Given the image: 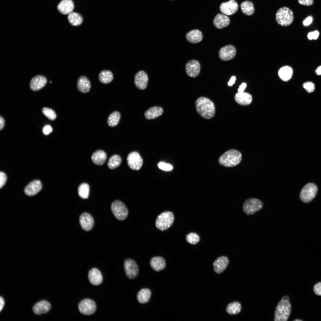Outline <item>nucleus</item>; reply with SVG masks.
I'll return each mask as SVG.
<instances>
[{
	"mask_svg": "<svg viewBox=\"0 0 321 321\" xmlns=\"http://www.w3.org/2000/svg\"><path fill=\"white\" fill-rule=\"evenodd\" d=\"M196 111L202 117L207 119L213 118L215 114V108L213 102L204 97L198 98L195 102Z\"/></svg>",
	"mask_w": 321,
	"mask_h": 321,
	"instance_id": "nucleus-1",
	"label": "nucleus"
},
{
	"mask_svg": "<svg viewBox=\"0 0 321 321\" xmlns=\"http://www.w3.org/2000/svg\"><path fill=\"white\" fill-rule=\"evenodd\" d=\"M290 298L287 295L284 296L277 305L275 312V321H287L290 315L291 306Z\"/></svg>",
	"mask_w": 321,
	"mask_h": 321,
	"instance_id": "nucleus-2",
	"label": "nucleus"
},
{
	"mask_svg": "<svg viewBox=\"0 0 321 321\" xmlns=\"http://www.w3.org/2000/svg\"><path fill=\"white\" fill-rule=\"evenodd\" d=\"M242 155L239 151L235 149L228 150L223 153L218 160L220 164L226 167L237 166L241 162Z\"/></svg>",
	"mask_w": 321,
	"mask_h": 321,
	"instance_id": "nucleus-3",
	"label": "nucleus"
},
{
	"mask_svg": "<svg viewBox=\"0 0 321 321\" xmlns=\"http://www.w3.org/2000/svg\"><path fill=\"white\" fill-rule=\"evenodd\" d=\"M294 15L292 11L287 7L280 8L276 14V20L277 23L282 26L290 25L293 22Z\"/></svg>",
	"mask_w": 321,
	"mask_h": 321,
	"instance_id": "nucleus-4",
	"label": "nucleus"
},
{
	"mask_svg": "<svg viewBox=\"0 0 321 321\" xmlns=\"http://www.w3.org/2000/svg\"><path fill=\"white\" fill-rule=\"evenodd\" d=\"M174 219V215L171 212H163L158 216L155 221L156 226L159 230H166L171 226Z\"/></svg>",
	"mask_w": 321,
	"mask_h": 321,
	"instance_id": "nucleus-5",
	"label": "nucleus"
},
{
	"mask_svg": "<svg viewBox=\"0 0 321 321\" xmlns=\"http://www.w3.org/2000/svg\"><path fill=\"white\" fill-rule=\"evenodd\" d=\"M263 206V203L261 200L254 198H250L244 202L242 208L246 215H251L261 209Z\"/></svg>",
	"mask_w": 321,
	"mask_h": 321,
	"instance_id": "nucleus-6",
	"label": "nucleus"
},
{
	"mask_svg": "<svg viewBox=\"0 0 321 321\" xmlns=\"http://www.w3.org/2000/svg\"><path fill=\"white\" fill-rule=\"evenodd\" d=\"M318 191L316 185L312 183L306 184L302 189L300 195L301 200L304 203H308L315 197Z\"/></svg>",
	"mask_w": 321,
	"mask_h": 321,
	"instance_id": "nucleus-7",
	"label": "nucleus"
},
{
	"mask_svg": "<svg viewBox=\"0 0 321 321\" xmlns=\"http://www.w3.org/2000/svg\"><path fill=\"white\" fill-rule=\"evenodd\" d=\"M111 208L113 214L118 220H123L127 217L128 214V209L122 201H114L111 204Z\"/></svg>",
	"mask_w": 321,
	"mask_h": 321,
	"instance_id": "nucleus-8",
	"label": "nucleus"
},
{
	"mask_svg": "<svg viewBox=\"0 0 321 321\" xmlns=\"http://www.w3.org/2000/svg\"><path fill=\"white\" fill-rule=\"evenodd\" d=\"M78 309L80 312L86 315L93 314L95 312L96 306L95 302L89 299H85L78 304Z\"/></svg>",
	"mask_w": 321,
	"mask_h": 321,
	"instance_id": "nucleus-9",
	"label": "nucleus"
},
{
	"mask_svg": "<svg viewBox=\"0 0 321 321\" xmlns=\"http://www.w3.org/2000/svg\"><path fill=\"white\" fill-rule=\"evenodd\" d=\"M128 164L130 169L134 170L140 169L143 163L142 158L139 153L136 152L130 153L127 158Z\"/></svg>",
	"mask_w": 321,
	"mask_h": 321,
	"instance_id": "nucleus-10",
	"label": "nucleus"
},
{
	"mask_svg": "<svg viewBox=\"0 0 321 321\" xmlns=\"http://www.w3.org/2000/svg\"><path fill=\"white\" fill-rule=\"evenodd\" d=\"M124 267L125 274L130 279L135 278L139 273L138 266L135 262L133 259H128L124 262Z\"/></svg>",
	"mask_w": 321,
	"mask_h": 321,
	"instance_id": "nucleus-11",
	"label": "nucleus"
},
{
	"mask_svg": "<svg viewBox=\"0 0 321 321\" xmlns=\"http://www.w3.org/2000/svg\"><path fill=\"white\" fill-rule=\"evenodd\" d=\"M201 69L199 62L197 60L192 59L188 61L185 66L186 73L189 77L195 78L199 74Z\"/></svg>",
	"mask_w": 321,
	"mask_h": 321,
	"instance_id": "nucleus-12",
	"label": "nucleus"
},
{
	"mask_svg": "<svg viewBox=\"0 0 321 321\" xmlns=\"http://www.w3.org/2000/svg\"><path fill=\"white\" fill-rule=\"evenodd\" d=\"M236 51L233 45H229L222 47L218 52L220 58L224 61H228L233 59L235 56Z\"/></svg>",
	"mask_w": 321,
	"mask_h": 321,
	"instance_id": "nucleus-13",
	"label": "nucleus"
},
{
	"mask_svg": "<svg viewBox=\"0 0 321 321\" xmlns=\"http://www.w3.org/2000/svg\"><path fill=\"white\" fill-rule=\"evenodd\" d=\"M238 5L235 0H230L222 3L220 6V10L224 14L228 15H232L237 11Z\"/></svg>",
	"mask_w": 321,
	"mask_h": 321,
	"instance_id": "nucleus-14",
	"label": "nucleus"
},
{
	"mask_svg": "<svg viewBox=\"0 0 321 321\" xmlns=\"http://www.w3.org/2000/svg\"><path fill=\"white\" fill-rule=\"evenodd\" d=\"M148 78L147 73L144 71L140 70L135 74L134 82L136 87L138 89L144 90L147 86Z\"/></svg>",
	"mask_w": 321,
	"mask_h": 321,
	"instance_id": "nucleus-15",
	"label": "nucleus"
},
{
	"mask_svg": "<svg viewBox=\"0 0 321 321\" xmlns=\"http://www.w3.org/2000/svg\"><path fill=\"white\" fill-rule=\"evenodd\" d=\"M79 223L82 228L87 231L90 230L94 225V220L92 216L89 213L84 212L81 214L79 218Z\"/></svg>",
	"mask_w": 321,
	"mask_h": 321,
	"instance_id": "nucleus-16",
	"label": "nucleus"
},
{
	"mask_svg": "<svg viewBox=\"0 0 321 321\" xmlns=\"http://www.w3.org/2000/svg\"><path fill=\"white\" fill-rule=\"evenodd\" d=\"M229 261L228 257L222 256L218 257L213 262V269L216 273L221 274L226 269L229 264Z\"/></svg>",
	"mask_w": 321,
	"mask_h": 321,
	"instance_id": "nucleus-17",
	"label": "nucleus"
},
{
	"mask_svg": "<svg viewBox=\"0 0 321 321\" xmlns=\"http://www.w3.org/2000/svg\"><path fill=\"white\" fill-rule=\"evenodd\" d=\"M42 187L41 182L39 180H35L30 182L26 186L24 191L28 196H34L41 190Z\"/></svg>",
	"mask_w": 321,
	"mask_h": 321,
	"instance_id": "nucleus-18",
	"label": "nucleus"
},
{
	"mask_svg": "<svg viewBox=\"0 0 321 321\" xmlns=\"http://www.w3.org/2000/svg\"><path fill=\"white\" fill-rule=\"evenodd\" d=\"M47 82V79L44 76L40 75L35 76L30 81V88L33 91L39 90L45 86Z\"/></svg>",
	"mask_w": 321,
	"mask_h": 321,
	"instance_id": "nucleus-19",
	"label": "nucleus"
},
{
	"mask_svg": "<svg viewBox=\"0 0 321 321\" xmlns=\"http://www.w3.org/2000/svg\"><path fill=\"white\" fill-rule=\"evenodd\" d=\"M74 5L72 0H62L58 4L57 8L61 13L67 15L72 12Z\"/></svg>",
	"mask_w": 321,
	"mask_h": 321,
	"instance_id": "nucleus-20",
	"label": "nucleus"
},
{
	"mask_svg": "<svg viewBox=\"0 0 321 321\" xmlns=\"http://www.w3.org/2000/svg\"><path fill=\"white\" fill-rule=\"evenodd\" d=\"M51 304L46 300H42L37 303L33 306V310L37 315H40L47 313L51 309Z\"/></svg>",
	"mask_w": 321,
	"mask_h": 321,
	"instance_id": "nucleus-21",
	"label": "nucleus"
},
{
	"mask_svg": "<svg viewBox=\"0 0 321 321\" xmlns=\"http://www.w3.org/2000/svg\"><path fill=\"white\" fill-rule=\"evenodd\" d=\"M230 23L229 18L224 14H217L214 18L213 23L215 26L219 29H221L227 26Z\"/></svg>",
	"mask_w": 321,
	"mask_h": 321,
	"instance_id": "nucleus-22",
	"label": "nucleus"
},
{
	"mask_svg": "<svg viewBox=\"0 0 321 321\" xmlns=\"http://www.w3.org/2000/svg\"><path fill=\"white\" fill-rule=\"evenodd\" d=\"M88 279L90 283L94 285L101 284L103 281V277L100 271L96 268H93L89 272Z\"/></svg>",
	"mask_w": 321,
	"mask_h": 321,
	"instance_id": "nucleus-23",
	"label": "nucleus"
},
{
	"mask_svg": "<svg viewBox=\"0 0 321 321\" xmlns=\"http://www.w3.org/2000/svg\"><path fill=\"white\" fill-rule=\"evenodd\" d=\"M77 86L78 91L83 93L89 92L91 88L89 80L85 76H81L78 78Z\"/></svg>",
	"mask_w": 321,
	"mask_h": 321,
	"instance_id": "nucleus-24",
	"label": "nucleus"
},
{
	"mask_svg": "<svg viewBox=\"0 0 321 321\" xmlns=\"http://www.w3.org/2000/svg\"><path fill=\"white\" fill-rule=\"evenodd\" d=\"M234 98L235 101L238 104L243 106L249 105L251 103L252 100V96L250 94L243 92L236 93L235 96Z\"/></svg>",
	"mask_w": 321,
	"mask_h": 321,
	"instance_id": "nucleus-25",
	"label": "nucleus"
},
{
	"mask_svg": "<svg viewBox=\"0 0 321 321\" xmlns=\"http://www.w3.org/2000/svg\"><path fill=\"white\" fill-rule=\"evenodd\" d=\"M163 112V109L162 107L154 106L147 110L144 112V116L147 119H152L161 115Z\"/></svg>",
	"mask_w": 321,
	"mask_h": 321,
	"instance_id": "nucleus-26",
	"label": "nucleus"
},
{
	"mask_svg": "<svg viewBox=\"0 0 321 321\" xmlns=\"http://www.w3.org/2000/svg\"><path fill=\"white\" fill-rule=\"evenodd\" d=\"M186 40L192 43H196L201 42L203 39V34L200 30L193 29L188 32L186 35Z\"/></svg>",
	"mask_w": 321,
	"mask_h": 321,
	"instance_id": "nucleus-27",
	"label": "nucleus"
},
{
	"mask_svg": "<svg viewBox=\"0 0 321 321\" xmlns=\"http://www.w3.org/2000/svg\"><path fill=\"white\" fill-rule=\"evenodd\" d=\"M151 267L155 271L159 272L163 269L166 267L164 259L161 257H152L150 262Z\"/></svg>",
	"mask_w": 321,
	"mask_h": 321,
	"instance_id": "nucleus-28",
	"label": "nucleus"
},
{
	"mask_svg": "<svg viewBox=\"0 0 321 321\" xmlns=\"http://www.w3.org/2000/svg\"><path fill=\"white\" fill-rule=\"evenodd\" d=\"M293 70L289 66H285L281 67L278 71L279 78L283 81H287L292 78L293 75Z\"/></svg>",
	"mask_w": 321,
	"mask_h": 321,
	"instance_id": "nucleus-29",
	"label": "nucleus"
},
{
	"mask_svg": "<svg viewBox=\"0 0 321 321\" xmlns=\"http://www.w3.org/2000/svg\"><path fill=\"white\" fill-rule=\"evenodd\" d=\"M107 158L106 152L103 151L99 150L95 152L91 156L93 163L97 165H101L105 162Z\"/></svg>",
	"mask_w": 321,
	"mask_h": 321,
	"instance_id": "nucleus-30",
	"label": "nucleus"
},
{
	"mask_svg": "<svg viewBox=\"0 0 321 321\" xmlns=\"http://www.w3.org/2000/svg\"><path fill=\"white\" fill-rule=\"evenodd\" d=\"M240 7L242 12L248 16L252 15L255 11L253 3L249 1H245L240 4Z\"/></svg>",
	"mask_w": 321,
	"mask_h": 321,
	"instance_id": "nucleus-31",
	"label": "nucleus"
},
{
	"mask_svg": "<svg viewBox=\"0 0 321 321\" xmlns=\"http://www.w3.org/2000/svg\"><path fill=\"white\" fill-rule=\"evenodd\" d=\"M151 294V291L149 289L147 288L142 289L137 293V300L140 303H146L149 301Z\"/></svg>",
	"mask_w": 321,
	"mask_h": 321,
	"instance_id": "nucleus-32",
	"label": "nucleus"
},
{
	"mask_svg": "<svg viewBox=\"0 0 321 321\" xmlns=\"http://www.w3.org/2000/svg\"><path fill=\"white\" fill-rule=\"evenodd\" d=\"M68 20L70 24L74 26L81 25L83 21V18L80 14L72 12L68 15Z\"/></svg>",
	"mask_w": 321,
	"mask_h": 321,
	"instance_id": "nucleus-33",
	"label": "nucleus"
},
{
	"mask_svg": "<svg viewBox=\"0 0 321 321\" xmlns=\"http://www.w3.org/2000/svg\"><path fill=\"white\" fill-rule=\"evenodd\" d=\"M241 304L237 301H234L229 304L226 308V312L231 315L239 314L241 310Z\"/></svg>",
	"mask_w": 321,
	"mask_h": 321,
	"instance_id": "nucleus-34",
	"label": "nucleus"
},
{
	"mask_svg": "<svg viewBox=\"0 0 321 321\" xmlns=\"http://www.w3.org/2000/svg\"><path fill=\"white\" fill-rule=\"evenodd\" d=\"M113 77L112 72L108 70H104L101 71L98 75L99 81L103 84H107L110 83L113 80Z\"/></svg>",
	"mask_w": 321,
	"mask_h": 321,
	"instance_id": "nucleus-35",
	"label": "nucleus"
},
{
	"mask_svg": "<svg viewBox=\"0 0 321 321\" xmlns=\"http://www.w3.org/2000/svg\"><path fill=\"white\" fill-rule=\"evenodd\" d=\"M121 115L118 111H114L111 113L107 119V123L109 126L114 127L116 126L119 123Z\"/></svg>",
	"mask_w": 321,
	"mask_h": 321,
	"instance_id": "nucleus-36",
	"label": "nucleus"
},
{
	"mask_svg": "<svg viewBox=\"0 0 321 321\" xmlns=\"http://www.w3.org/2000/svg\"><path fill=\"white\" fill-rule=\"evenodd\" d=\"M121 162L122 159L120 156L118 155H114L111 156L108 159L107 166L110 169H114L119 166Z\"/></svg>",
	"mask_w": 321,
	"mask_h": 321,
	"instance_id": "nucleus-37",
	"label": "nucleus"
},
{
	"mask_svg": "<svg viewBox=\"0 0 321 321\" xmlns=\"http://www.w3.org/2000/svg\"><path fill=\"white\" fill-rule=\"evenodd\" d=\"M78 193L80 197L84 199H87L89 192V187L86 183H84L79 185L78 188Z\"/></svg>",
	"mask_w": 321,
	"mask_h": 321,
	"instance_id": "nucleus-38",
	"label": "nucleus"
},
{
	"mask_svg": "<svg viewBox=\"0 0 321 321\" xmlns=\"http://www.w3.org/2000/svg\"><path fill=\"white\" fill-rule=\"evenodd\" d=\"M186 239L187 241L192 245L196 244L200 240L199 235L194 232H191L188 234L186 236Z\"/></svg>",
	"mask_w": 321,
	"mask_h": 321,
	"instance_id": "nucleus-39",
	"label": "nucleus"
},
{
	"mask_svg": "<svg viewBox=\"0 0 321 321\" xmlns=\"http://www.w3.org/2000/svg\"><path fill=\"white\" fill-rule=\"evenodd\" d=\"M42 111L43 114L50 120H54L56 118V115L55 112L50 108H44Z\"/></svg>",
	"mask_w": 321,
	"mask_h": 321,
	"instance_id": "nucleus-40",
	"label": "nucleus"
},
{
	"mask_svg": "<svg viewBox=\"0 0 321 321\" xmlns=\"http://www.w3.org/2000/svg\"><path fill=\"white\" fill-rule=\"evenodd\" d=\"M303 86L309 93L313 92L315 89L314 84L312 82L310 81L304 82L303 85Z\"/></svg>",
	"mask_w": 321,
	"mask_h": 321,
	"instance_id": "nucleus-41",
	"label": "nucleus"
},
{
	"mask_svg": "<svg viewBox=\"0 0 321 321\" xmlns=\"http://www.w3.org/2000/svg\"><path fill=\"white\" fill-rule=\"evenodd\" d=\"M158 166L160 169L165 171H171L173 168V166L170 164L162 162L158 163Z\"/></svg>",
	"mask_w": 321,
	"mask_h": 321,
	"instance_id": "nucleus-42",
	"label": "nucleus"
},
{
	"mask_svg": "<svg viewBox=\"0 0 321 321\" xmlns=\"http://www.w3.org/2000/svg\"><path fill=\"white\" fill-rule=\"evenodd\" d=\"M319 32L317 30H315L308 33L307 34L308 38L309 40H316L318 37Z\"/></svg>",
	"mask_w": 321,
	"mask_h": 321,
	"instance_id": "nucleus-43",
	"label": "nucleus"
},
{
	"mask_svg": "<svg viewBox=\"0 0 321 321\" xmlns=\"http://www.w3.org/2000/svg\"><path fill=\"white\" fill-rule=\"evenodd\" d=\"M313 291L316 295L321 296V282H317L314 285Z\"/></svg>",
	"mask_w": 321,
	"mask_h": 321,
	"instance_id": "nucleus-44",
	"label": "nucleus"
},
{
	"mask_svg": "<svg viewBox=\"0 0 321 321\" xmlns=\"http://www.w3.org/2000/svg\"><path fill=\"white\" fill-rule=\"evenodd\" d=\"M7 177L6 174L4 172L1 171L0 173V187L1 188L5 184L6 182Z\"/></svg>",
	"mask_w": 321,
	"mask_h": 321,
	"instance_id": "nucleus-45",
	"label": "nucleus"
},
{
	"mask_svg": "<svg viewBox=\"0 0 321 321\" xmlns=\"http://www.w3.org/2000/svg\"><path fill=\"white\" fill-rule=\"evenodd\" d=\"M299 3L301 5L310 6L314 4V0H298Z\"/></svg>",
	"mask_w": 321,
	"mask_h": 321,
	"instance_id": "nucleus-46",
	"label": "nucleus"
},
{
	"mask_svg": "<svg viewBox=\"0 0 321 321\" xmlns=\"http://www.w3.org/2000/svg\"><path fill=\"white\" fill-rule=\"evenodd\" d=\"M52 131V129L51 127L49 125H47L45 126L43 128V133L45 135H48Z\"/></svg>",
	"mask_w": 321,
	"mask_h": 321,
	"instance_id": "nucleus-47",
	"label": "nucleus"
},
{
	"mask_svg": "<svg viewBox=\"0 0 321 321\" xmlns=\"http://www.w3.org/2000/svg\"><path fill=\"white\" fill-rule=\"evenodd\" d=\"M312 18L311 16H309L307 18L303 21V24L305 26H307L310 25L312 22Z\"/></svg>",
	"mask_w": 321,
	"mask_h": 321,
	"instance_id": "nucleus-48",
	"label": "nucleus"
},
{
	"mask_svg": "<svg viewBox=\"0 0 321 321\" xmlns=\"http://www.w3.org/2000/svg\"><path fill=\"white\" fill-rule=\"evenodd\" d=\"M247 86L245 83H243L240 85L239 88L238 89V92H243Z\"/></svg>",
	"mask_w": 321,
	"mask_h": 321,
	"instance_id": "nucleus-49",
	"label": "nucleus"
},
{
	"mask_svg": "<svg viewBox=\"0 0 321 321\" xmlns=\"http://www.w3.org/2000/svg\"><path fill=\"white\" fill-rule=\"evenodd\" d=\"M236 80V77L234 76H232L228 83V86H232L235 83Z\"/></svg>",
	"mask_w": 321,
	"mask_h": 321,
	"instance_id": "nucleus-50",
	"label": "nucleus"
},
{
	"mask_svg": "<svg viewBox=\"0 0 321 321\" xmlns=\"http://www.w3.org/2000/svg\"><path fill=\"white\" fill-rule=\"evenodd\" d=\"M5 124L4 119L1 116L0 117V130H1L4 128Z\"/></svg>",
	"mask_w": 321,
	"mask_h": 321,
	"instance_id": "nucleus-51",
	"label": "nucleus"
},
{
	"mask_svg": "<svg viewBox=\"0 0 321 321\" xmlns=\"http://www.w3.org/2000/svg\"><path fill=\"white\" fill-rule=\"evenodd\" d=\"M0 310L1 311L4 305V299L1 296L0 297Z\"/></svg>",
	"mask_w": 321,
	"mask_h": 321,
	"instance_id": "nucleus-52",
	"label": "nucleus"
},
{
	"mask_svg": "<svg viewBox=\"0 0 321 321\" xmlns=\"http://www.w3.org/2000/svg\"><path fill=\"white\" fill-rule=\"evenodd\" d=\"M316 74L317 75H321V65L318 67L315 70Z\"/></svg>",
	"mask_w": 321,
	"mask_h": 321,
	"instance_id": "nucleus-53",
	"label": "nucleus"
},
{
	"mask_svg": "<svg viewBox=\"0 0 321 321\" xmlns=\"http://www.w3.org/2000/svg\"><path fill=\"white\" fill-rule=\"evenodd\" d=\"M294 321H302V320H300V319H296V320H294Z\"/></svg>",
	"mask_w": 321,
	"mask_h": 321,
	"instance_id": "nucleus-54",
	"label": "nucleus"
},
{
	"mask_svg": "<svg viewBox=\"0 0 321 321\" xmlns=\"http://www.w3.org/2000/svg\"></svg>",
	"mask_w": 321,
	"mask_h": 321,
	"instance_id": "nucleus-55",
	"label": "nucleus"
}]
</instances>
